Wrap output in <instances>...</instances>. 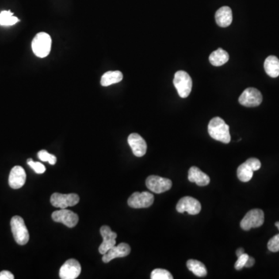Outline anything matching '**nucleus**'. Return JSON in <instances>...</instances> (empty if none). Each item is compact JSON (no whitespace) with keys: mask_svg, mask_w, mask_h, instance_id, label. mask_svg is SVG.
I'll return each mask as SVG.
<instances>
[{"mask_svg":"<svg viewBox=\"0 0 279 279\" xmlns=\"http://www.w3.org/2000/svg\"><path fill=\"white\" fill-rule=\"evenodd\" d=\"M208 132L211 138L222 143H229L231 140L230 127L220 117L212 118L209 123Z\"/></svg>","mask_w":279,"mask_h":279,"instance_id":"f257e3e1","label":"nucleus"},{"mask_svg":"<svg viewBox=\"0 0 279 279\" xmlns=\"http://www.w3.org/2000/svg\"><path fill=\"white\" fill-rule=\"evenodd\" d=\"M32 50L38 58L47 57L51 52V37L48 34L40 32L34 37L32 41Z\"/></svg>","mask_w":279,"mask_h":279,"instance_id":"f03ea898","label":"nucleus"},{"mask_svg":"<svg viewBox=\"0 0 279 279\" xmlns=\"http://www.w3.org/2000/svg\"><path fill=\"white\" fill-rule=\"evenodd\" d=\"M10 224H11L13 238L16 242L20 245H25L26 244H28L30 239V235L24 219L19 216H13Z\"/></svg>","mask_w":279,"mask_h":279,"instance_id":"7ed1b4c3","label":"nucleus"},{"mask_svg":"<svg viewBox=\"0 0 279 279\" xmlns=\"http://www.w3.org/2000/svg\"><path fill=\"white\" fill-rule=\"evenodd\" d=\"M174 87L181 98H187L191 93L192 88V80L186 71H178L174 74Z\"/></svg>","mask_w":279,"mask_h":279,"instance_id":"20e7f679","label":"nucleus"},{"mask_svg":"<svg viewBox=\"0 0 279 279\" xmlns=\"http://www.w3.org/2000/svg\"><path fill=\"white\" fill-rule=\"evenodd\" d=\"M265 221V214L260 209H254L245 215L241 222V227L244 230H250L262 226Z\"/></svg>","mask_w":279,"mask_h":279,"instance_id":"39448f33","label":"nucleus"},{"mask_svg":"<svg viewBox=\"0 0 279 279\" xmlns=\"http://www.w3.org/2000/svg\"><path fill=\"white\" fill-rule=\"evenodd\" d=\"M154 201V195L150 192H134L129 198L128 205L134 209L147 208L152 205Z\"/></svg>","mask_w":279,"mask_h":279,"instance_id":"423d86ee","label":"nucleus"},{"mask_svg":"<svg viewBox=\"0 0 279 279\" xmlns=\"http://www.w3.org/2000/svg\"><path fill=\"white\" fill-rule=\"evenodd\" d=\"M147 189L154 193H162L169 191L173 186V181L169 178H162L160 176L151 175L146 180Z\"/></svg>","mask_w":279,"mask_h":279,"instance_id":"0eeeda50","label":"nucleus"},{"mask_svg":"<svg viewBox=\"0 0 279 279\" xmlns=\"http://www.w3.org/2000/svg\"><path fill=\"white\" fill-rule=\"evenodd\" d=\"M262 95L255 88H247L239 97V103L246 107H256L262 103Z\"/></svg>","mask_w":279,"mask_h":279,"instance_id":"6e6552de","label":"nucleus"},{"mask_svg":"<svg viewBox=\"0 0 279 279\" xmlns=\"http://www.w3.org/2000/svg\"><path fill=\"white\" fill-rule=\"evenodd\" d=\"M79 202V196L74 193L61 194L54 193L51 197V203L53 207L57 208L66 209L69 207H74Z\"/></svg>","mask_w":279,"mask_h":279,"instance_id":"1a4fd4ad","label":"nucleus"},{"mask_svg":"<svg viewBox=\"0 0 279 279\" xmlns=\"http://www.w3.org/2000/svg\"><path fill=\"white\" fill-rule=\"evenodd\" d=\"M51 217L54 221L63 223L70 228L75 227L78 222V215L66 209H61L60 210L55 211Z\"/></svg>","mask_w":279,"mask_h":279,"instance_id":"9d476101","label":"nucleus"},{"mask_svg":"<svg viewBox=\"0 0 279 279\" xmlns=\"http://www.w3.org/2000/svg\"><path fill=\"white\" fill-rule=\"evenodd\" d=\"M176 209L180 213L186 212L190 215H196L201 211V204L194 198L185 196L181 198L176 206Z\"/></svg>","mask_w":279,"mask_h":279,"instance_id":"9b49d317","label":"nucleus"},{"mask_svg":"<svg viewBox=\"0 0 279 279\" xmlns=\"http://www.w3.org/2000/svg\"><path fill=\"white\" fill-rule=\"evenodd\" d=\"M82 271L80 263L75 259H69L62 265L59 276L62 279H74L79 276Z\"/></svg>","mask_w":279,"mask_h":279,"instance_id":"f8f14e48","label":"nucleus"},{"mask_svg":"<svg viewBox=\"0 0 279 279\" xmlns=\"http://www.w3.org/2000/svg\"><path fill=\"white\" fill-rule=\"evenodd\" d=\"M100 234L103 237V243L99 247V251L100 254H105L109 249L112 248V246L116 245V239L117 238V234L113 232L111 230L110 227L108 226H103L100 228Z\"/></svg>","mask_w":279,"mask_h":279,"instance_id":"ddd939ff","label":"nucleus"},{"mask_svg":"<svg viewBox=\"0 0 279 279\" xmlns=\"http://www.w3.org/2000/svg\"><path fill=\"white\" fill-rule=\"evenodd\" d=\"M128 143L134 155L138 158L143 157L147 152V143L138 134H131L128 137Z\"/></svg>","mask_w":279,"mask_h":279,"instance_id":"4468645a","label":"nucleus"},{"mask_svg":"<svg viewBox=\"0 0 279 279\" xmlns=\"http://www.w3.org/2000/svg\"><path fill=\"white\" fill-rule=\"evenodd\" d=\"M131 246L127 244L121 243L120 244L115 245L112 248L109 249L107 253L104 254L103 261L104 263H108L117 257H127L131 253Z\"/></svg>","mask_w":279,"mask_h":279,"instance_id":"2eb2a0df","label":"nucleus"},{"mask_svg":"<svg viewBox=\"0 0 279 279\" xmlns=\"http://www.w3.org/2000/svg\"><path fill=\"white\" fill-rule=\"evenodd\" d=\"M27 174L21 166L13 168L9 177V185L13 189H19L24 186L26 182Z\"/></svg>","mask_w":279,"mask_h":279,"instance_id":"dca6fc26","label":"nucleus"},{"mask_svg":"<svg viewBox=\"0 0 279 279\" xmlns=\"http://www.w3.org/2000/svg\"><path fill=\"white\" fill-rule=\"evenodd\" d=\"M215 18L218 26L221 28H227L232 23V10L229 6L219 8L216 11Z\"/></svg>","mask_w":279,"mask_h":279,"instance_id":"f3484780","label":"nucleus"},{"mask_svg":"<svg viewBox=\"0 0 279 279\" xmlns=\"http://www.w3.org/2000/svg\"><path fill=\"white\" fill-rule=\"evenodd\" d=\"M188 178L191 182H196L200 186H206L210 182V178L205 173H203L199 168H191L188 174Z\"/></svg>","mask_w":279,"mask_h":279,"instance_id":"a211bd4d","label":"nucleus"},{"mask_svg":"<svg viewBox=\"0 0 279 279\" xmlns=\"http://www.w3.org/2000/svg\"><path fill=\"white\" fill-rule=\"evenodd\" d=\"M264 67H265V72L272 77V78H277L279 76V60L277 57L268 56L265 59V64H264Z\"/></svg>","mask_w":279,"mask_h":279,"instance_id":"6ab92c4d","label":"nucleus"},{"mask_svg":"<svg viewBox=\"0 0 279 279\" xmlns=\"http://www.w3.org/2000/svg\"><path fill=\"white\" fill-rule=\"evenodd\" d=\"M123 77V73L121 71H107L102 76L101 85L106 87L113 84L118 83L121 82Z\"/></svg>","mask_w":279,"mask_h":279,"instance_id":"aec40b11","label":"nucleus"},{"mask_svg":"<svg viewBox=\"0 0 279 279\" xmlns=\"http://www.w3.org/2000/svg\"><path fill=\"white\" fill-rule=\"evenodd\" d=\"M229 58L230 57L227 51L222 48H219L211 54L209 62L213 66H221L228 62Z\"/></svg>","mask_w":279,"mask_h":279,"instance_id":"412c9836","label":"nucleus"},{"mask_svg":"<svg viewBox=\"0 0 279 279\" xmlns=\"http://www.w3.org/2000/svg\"><path fill=\"white\" fill-rule=\"evenodd\" d=\"M186 265L189 270L198 277H204L207 275V268L205 265L197 260H189L187 261Z\"/></svg>","mask_w":279,"mask_h":279,"instance_id":"4be33fe9","label":"nucleus"},{"mask_svg":"<svg viewBox=\"0 0 279 279\" xmlns=\"http://www.w3.org/2000/svg\"><path fill=\"white\" fill-rule=\"evenodd\" d=\"M237 174H238L240 181H243V182H247L253 177L254 171L252 170L251 168L246 162H244L238 167Z\"/></svg>","mask_w":279,"mask_h":279,"instance_id":"5701e85b","label":"nucleus"},{"mask_svg":"<svg viewBox=\"0 0 279 279\" xmlns=\"http://www.w3.org/2000/svg\"><path fill=\"white\" fill-rule=\"evenodd\" d=\"M20 20L17 17L13 16V13L10 10L2 11L0 13V25L13 26L18 23Z\"/></svg>","mask_w":279,"mask_h":279,"instance_id":"b1692460","label":"nucleus"},{"mask_svg":"<svg viewBox=\"0 0 279 279\" xmlns=\"http://www.w3.org/2000/svg\"><path fill=\"white\" fill-rule=\"evenodd\" d=\"M151 279H173V276L169 271L165 269L157 268L154 269L151 274Z\"/></svg>","mask_w":279,"mask_h":279,"instance_id":"393cba45","label":"nucleus"},{"mask_svg":"<svg viewBox=\"0 0 279 279\" xmlns=\"http://www.w3.org/2000/svg\"><path fill=\"white\" fill-rule=\"evenodd\" d=\"M37 156H38L39 159L41 160L42 162H48L51 165L56 164V157L55 155H53V154H49L45 150H42V151H39Z\"/></svg>","mask_w":279,"mask_h":279,"instance_id":"a878e982","label":"nucleus"},{"mask_svg":"<svg viewBox=\"0 0 279 279\" xmlns=\"http://www.w3.org/2000/svg\"><path fill=\"white\" fill-rule=\"evenodd\" d=\"M28 164L29 165L30 167L33 169L35 173H37V174H43V173H45V166L43 164L40 163V162H34L32 158H29L28 160Z\"/></svg>","mask_w":279,"mask_h":279,"instance_id":"bb28decb","label":"nucleus"},{"mask_svg":"<svg viewBox=\"0 0 279 279\" xmlns=\"http://www.w3.org/2000/svg\"><path fill=\"white\" fill-rule=\"evenodd\" d=\"M268 250L272 252L279 251V234L274 236L268 243Z\"/></svg>","mask_w":279,"mask_h":279,"instance_id":"cd10ccee","label":"nucleus"},{"mask_svg":"<svg viewBox=\"0 0 279 279\" xmlns=\"http://www.w3.org/2000/svg\"><path fill=\"white\" fill-rule=\"evenodd\" d=\"M248 254H245V253L238 257V261H236L235 265H234L236 269L237 270H241L244 267H245L246 261L248 260Z\"/></svg>","mask_w":279,"mask_h":279,"instance_id":"c85d7f7f","label":"nucleus"},{"mask_svg":"<svg viewBox=\"0 0 279 279\" xmlns=\"http://www.w3.org/2000/svg\"><path fill=\"white\" fill-rule=\"evenodd\" d=\"M246 164L251 168L252 170L255 172V171H258L261 167V163L260 162L259 160L257 159V158H249L248 160H246Z\"/></svg>","mask_w":279,"mask_h":279,"instance_id":"c756f323","label":"nucleus"},{"mask_svg":"<svg viewBox=\"0 0 279 279\" xmlns=\"http://www.w3.org/2000/svg\"><path fill=\"white\" fill-rule=\"evenodd\" d=\"M14 276L9 271H2L0 272V279H13Z\"/></svg>","mask_w":279,"mask_h":279,"instance_id":"7c9ffc66","label":"nucleus"},{"mask_svg":"<svg viewBox=\"0 0 279 279\" xmlns=\"http://www.w3.org/2000/svg\"><path fill=\"white\" fill-rule=\"evenodd\" d=\"M254 263H255V260H254V257H249L248 260H247L246 265H245V267H246V268H250V267L254 265Z\"/></svg>","mask_w":279,"mask_h":279,"instance_id":"2f4dec72","label":"nucleus"},{"mask_svg":"<svg viewBox=\"0 0 279 279\" xmlns=\"http://www.w3.org/2000/svg\"><path fill=\"white\" fill-rule=\"evenodd\" d=\"M244 254V248L238 249V250H237V251H236V254H237V256H238V257H240L241 254Z\"/></svg>","mask_w":279,"mask_h":279,"instance_id":"473e14b6","label":"nucleus"},{"mask_svg":"<svg viewBox=\"0 0 279 279\" xmlns=\"http://www.w3.org/2000/svg\"><path fill=\"white\" fill-rule=\"evenodd\" d=\"M276 226L277 227V228L279 229V222H276Z\"/></svg>","mask_w":279,"mask_h":279,"instance_id":"72a5a7b5","label":"nucleus"}]
</instances>
